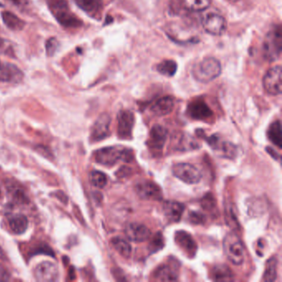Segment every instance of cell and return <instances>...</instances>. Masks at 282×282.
Instances as JSON below:
<instances>
[{
	"label": "cell",
	"mask_w": 282,
	"mask_h": 282,
	"mask_svg": "<svg viewBox=\"0 0 282 282\" xmlns=\"http://www.w3.org/2000/svg\"><path fill=\"white\" fill-rule=\"evenodd\" d=\"M154 277L160 281H175L178 279V271L173 265H162L155 271Z\"/></svg>",
	"instance_id": "obj_22"
},
{
	"label": "cell",
	"mask_w": 282,
	"mask_h": 282,
	"mask_svg": "<svg viewBox=\"0 0 282 282\" xmlns=\"http://www.w3.org/2000/svg\"><path fill=\"white\" fill-rule=\"evenodd\" d=\"M97 163L105 166H113L119 161L130 162L133 161V152L128 147L121 146L107 147L99 149L94 154Z\"/></svg>",
	"instance_id": "obj_1"
},
{
	"label": "cell",
	"mask_w": 282,
	"mask_h": 282,
	"mask_svg": "<svg viewBox=\"0 0 282 282\" xmlns=\"http://www.w3.org/2000/svg\"><path fill=\"white\" fill-rule=\"evenodd\" d=\"M167 130L161 125H155L150 132L149 139L147 141V146L150 149L154 152H159L163 148L166 138Z\"/></svg>",
	"instance_id": "obj_17"
},
{
	"label": "cell",
	"mask_w": 282,
	"mask_h": 282,
	"mask_svg": "<svg viewBox=\"0 0 282 282\" xmlns=\"http://www.w3.org/2000/svg\"><path fill=\"white\" fill-rule=\"evenodd\" d=\"M0 194H1V191H0Z\"/></svg>",
	"instance_id": "obj_41"
},
{
	"label": "cell",
	"mask_w": 282,
	"mask_h": 282,
	"mask_svg": "<svg viewBox=\"0 0 282 282\" xmlns=\"http://www.w3.org/2000/svg\"><path fill=\"white\" fill-rule=\"evenodd\" d=\"M90 180L91 184L97 188L105 187L108 182L106 175L99 171H94L90 173Z\"/></svg>",
	"instance_id": "obj_31"
},
{
	"label": "cell",
	"mask_w": 282,
	"mask_h": 282,
	"mask_svg": "<svg viewBox=\"0 0 282 282\" xmlns=\"http://www.w3.org/2000/svg\"><path fill=\"white\" fill-rule=\"evenodd\" d=\"M126 237L136 242H144L151 237V231L147 226L139 223H128L125 228Z\"/></svg>",
	"instance_id": "obj_16"
},
{
	"label": "cell",
	"mask_w": 282,
	"mask_h": 282,
	"mask_svg": "<svg viewBox=\"0 0 282 282\" xmlns=\"http://www.w3.org/2000/svg\"><path fill=\"white\" fill-rule=\"evenodd\" d=\"M81 10L92 17L100 15L103 9V0H74Z\"/></svg>",
	"instance_id": "obj_21"
},
{
	"label": "cell",
	"mask_w": 282,
	"mask_h": 282,
	"mask_svg": "<svg viewBox=\"0 0 282 282\" xmlns=\"http://www.w3.org/2000/svg\"><path fill=\"white\" fill-rule=\"evenodd\" d=\"M172 172L179 180L190 185L197 184L202 178L200 171L189 163L176 164L172 168Z\"/></svg>",
	"instance_id": "obj_7"
},
{
	"label": "cell",
	"mask_w": 282,
	"mask_h": 282,
	"mask_svg": "<svg viewBox=\"0 0 282 282\" xmlns=\"http://www.w3.org/2000/svg\"><path fill=\"white\" fill-rule=\"evenodd\" d=\"M164 214L170 222H178L180 220L184 213L185 207L181 203L176 201H166L163 204Z\"/></svg>",
	"instance_id": "obj_19"
},
{
	"label": "cell",
	"mask_w": 282,
	"mask_h": 282,
	"mask_svg": "<svg viewBox=\"0 0 282 282\" xmlns=\"http://www.w3.org/2000/svg\"><path fill=\"white\" fill-rule=\"evenodd\" d=\"M10 193L13 199L17 202L18 204H28L29 198L27 196L24 190L20 188L15 187V185L10 188Z\"/></svg>",
	"instance_id": "obj_33"
},
{
	"label": "cell",
	"mask_w": 282,
	"mask_h": 282,
	"mask_svg": "<svg viewBox=\"0 0 282 282\" xmlns=\"http://www.w3.org/2000/svg\"><path fill=\"white\" fill-rule=\"evenodd\" d=\"M189 218L190 221L194 224H200V223H204L205 221V217L204 214L199 213V212H190L189 213Z\"/></svg>",
	"instance_id": "obj_36"
},
{
	"label": "cell",
	"mask_w": 282,
	"mask_h": 282,
	"mask_svg": "<svg viewBox=\"0 0 282 282\" xmlns=\"http://www.w3.org/2000/svg\"><path fill=\"white\" fill-rule=\"evenodd\" d=\"M208 144L212 147L213 151H215L219 156L226 158L232 159L236 156V147L231 142L223 140L218 134L208 137L205 138Z\"/></svg>",
	"instance_id": "obj_9"
},
{
	"label": "cell",
	"mask_w": 282,
	"mask_h": 282,
	"mask_svg": "<svg viewBox=\"0 0 282 282\" xmlns=\"http://www.w3.org/2000/svg\"><path fill=\"white\" fill-rule=\"evenodd\" d=\"M198 147L197 142L190 136H182L178 142L176 149L179 151H189Z\"/></svg>",
	"instance_id": "obj_32"
},
{
	"label": "cell",
	"mask_w": 282,
	"mask_h": 282,
	"mask_svg": "<svg viewBox=\"0 0 282 282\" xmlns=\"http://www.w3.org/2000/svg\"><path fill=\"white\" fill-rule=\"evenodd\" d=\"M8 1L16 7L21 8V9L26 7L28 5V0H8Z\"/></svg>",
	"instance_id": "obj_38"
},
{
	"label": "cell",
	"mask_w": 282,
	"mask_h": 282,
	"mask_svg": "<svg viewBox=\"0 0 282 282\" xmlns=\"http://www.w3.org/2000/svg\"><path fill=\"white\" fill-rule=\"evenodd\" d=\"M24 78V73L19 67L9 62L0 61V81L18 83Z\"/></svg>",
	"instance_id": "obj_14"
},
{
	"label": "cell",
	"mask_w": 282,
	"mask_h": 282,
	"mask_svg": "<svg viewBox=\"0 0 282 282\" xmlns=\"http://www.w3.org/2000/svg\"><path fill=\"white\" fill-rule=\"evenodd\" d=\"M175 240L178 246L184 250L188 256L194 257L196 254L197 244L191 235L185 231H178L176 232Z\"/></svg>",
	"instance_id": "obj_18"
},
{
	"label": "cell",
	"mask_w": 282,
	"mask_h": 282,
	"mask_svg": "<svg viewBox=\"0 0 282 282\" xmlns=\"http://www.w3.org/2000/svg\"><path fill=\"white\" fill-rule=\"evenodd\" d=\"M34 275L38 281H57L59 278V270L58 266L53 262L43 261L37 265Z\"/></svg>",
	"instance_id": "obj_12"
},
{
	"label": "cell",
	"mask_w": 282,
	"mask_h": 282,
	"mask_svg": "<svg viewBox=\"0 0 282 282\" xmlns=\"http://www.w3.org/2000/svg\"><path fill=\"white\" fill-rule=\"evenodd\" d=\"M111 244L122 256H124L125 258L130 256L131 251H132L130 244L124 238L114 237L111 240Z\"/></svg>",
	"instance_id": "obj_28"
},
{
	"label": "cell",
	"mask_w": 282,
	"mask_h": 282,
	"mask_svg": "<svg viewBox=\"0 0 282 282\" xmlns=\"http://www.w3.org/2000/svg\"><path fill=\"white\" fill-rule=\"evenodd\" d=\"M135 117L133 112L122 110L118 115V136L120 139L129 140L133 136Z\"/></svg>",
	"instance_id": "obj_8"
},
{
	"label": "cell",
	"mask_w": 282,
	"mask_h": 282,
	"mask_svg": "<svg viewBox=\"0 0 282 282\" xmlns=\"http://www.w3.org/2000/svg\"><path fill=\"white\" fill-rule=\"evenodd\" d=\"M110 124L111 118L109 114H101L93 126L90 136L91 140L93 142H100L108 138L110 134Z\"/></svg>",
	"instance_id": "obj_13"
},
{
	"label": "cell",
	"mask_w": 282,
	"mask_h": 282,
	"mask_svg": "<svg viewBox=\"0 0 282 282\" xmlns=\"http://www.w3.org/2000/svg\"><path fill=\"white\" fill-rule=\"evenodd\" d=\"M48 5L55 19L67 29H77L82 25L81 20L70 10L67 0H48Z\"/></svg>",
	"instance_id": "obj_3"
},
{
	"label": "cell",
	"mask_w": 282,
	"mask_h": 282,
	"mask_svg": "<svg viewBox=\"0 0 282 282\" xmlns=\"http://www.w3.org/2000/svg\"><path fill=\"white\" fill-rule=\"evenodd\" d=\"M281 67L275 66L268 70L263 77L264 90L269 95L276 96L281 94Z\"/></svg>",
	"instance_id": "obj_6"
},
{
	"label": "cell",
	"mask_w": 282,
	"mask_h": 282,
	"mask_svg": "<svg viewBox=\"0 0 282 282\" xmlns=\"http://www.w3.org/2000/svg\"><path fill=\"white\" fill-rule=\"evenodd\" d=\"M181 6L190 12H202L211 5L212 0H180Z\"/></svg>",
	"instance_id": "obj_24"
},
{
	"label": "cell",
	"mask_w": 282,
	"mask_h": 282,
	"mask_svg": "<svg viewBox=\"0 0 282 282\" xmlns=\"http://www.w3.org/2000/svg\"><path fill=\"white\" fill-rule=\"evenodd\" d=\"M203 28L206 33L211 35H223L227 29V21L221 15L209 14L203 20Z\"/></svg>",
	"instance_id": "obj_10"
},
{
	"label": "cell",
	"mask_w": 282,
	"mask_h": 282,
	"mask_svg": "<svg viewBox=\"0 0 282 282\" xmlns=\"http://www.w3.org/2000/svg\"><path fill=\"white\" fill-rule=\"evenodd\" d=\"M2 19L6 27L13 31H20L24 29L26 24L25 22L9 11H4L2 13Z\"/></svg>",
	"instance_id": "obj_23"
},
{
	"label": "cell",
	"mask_w": 282,
	"mask_h": 282,
	"mask_svg": "<svg viewBox=\"0 0 282 282\" xmlns=\"http://www.w3.org/2000/svg\"><path fill=\"white\" fill-rule=\"evenodd\" d=\"M277 259L271 257L265 264V272L263 280L266 282H272L275 280L277 276Z\"/></svg>",
	"instance_id": "obj_27"
},
{
	"label": "cell",
	"mask_w": 282,
	"mask_h": 282,
	"mask_svg": "<svg viewBox=\"0 0 282 282\" xmlns=\"http://www.w3.org/2000/svg\"><path fill=\"white\" fill-rule=\"evenodd\" d=\"M58 47H59V43L57 42L56 38H52L48 39L46 43V51H47L48 56L49 57L53 56L58 49Z\"/></svg>",
	"instance_id": "obj_35"
},
{
	"label": "cell",
	"mask_w": 282,
	"mask_h": 282,
	"mask_svg": "<svg viewBox=\"0 0 282 282\" xmlns=\"http://www.w3.org/2000/svg\"><path fill=\"white\" fill-rule=\"evenodd\" d=\"M268 138L273 144L275 145L279 148H281V128H280V121L274 122L268 129Z\"/></svg>",
	"instance_id": "obj_26"
},
{
	"label": "cell",
	"mask_w": 282,
	"mask_h": 282,
	"mask_svg": "<svg viewBox=\"0 0 282 282\" xmlns=\"http://www.w3.org/2000/svg\"><path fill=\"white\" fill-rule=\"evenodd\" d=\"M266 152L269 153V154L271 156V157H274L275 159H280V155L278 154L277 152L274 151V150L271 148V147H266Z\"/></svg>",
	"instance_id": "obj_39"
},
{
	"label": "cell",
	"mask_w": 282,
	"mask_h": 282,
	"mask_svg": "<svg viewBox=\"0 0 282 282\" xmlns=\"http://www.w3.org/2000/svg\"><path fill=\"white\" fill-rule=\"evenodd\" d=\"M135 190L140 198L147 200H160L162 191L156 183L150 180H141L135 185Z\"/></svg>",
	"instance_id": "obj_11"
},
{
	"label": "cell",
	"mask_w": 282,
	"mask_h": 282,
	"mask_svg": "<svg viewBox=\"0 0 282 282\" xmlns=\"http://www.w3.org/2000/svg\"><path fill=\"white\" fill-rule=\"evenodd\" d=\"M152 245L153 246V249H155V250L161 248L163 246V240H162V237H161V235H159V236L156 235V237H154V239L152 241Z\"/></svg>",
	"instance_id": "obj_37"
},
{
	"label": "cell",
	"mask_w": 282,
	"mask_h": 282,
	"mask_svg": "<svg viewBox=\"0 0 282 282\" xmlns=\"http://www.w3.org/2000/svg\"><path fill=\"white\" fill-rule=\"evenodd\" d=\"M228 2H231V3H236V2H238V1H239V0H228Z\"/></svg>",
	"instance_id": "obj_40"
},
{
	"label": "cell",
	"mask_w": 282,
	"mask_h": 282,
	"mask_svg": "<svg viewBox=\"0 0 282 282\" xmlns=\"http://www.w3.org/2000/svg\"><path fill=\"white\" fill-rule=\"evenodd\" d=\"M0 55L15 57V50L12 44L9 41L2 38H0Z\"/></svg>",
	"instance_id": "obj_34"
},
{
	"label": "cell",
	"mask_w": 282,
	"mask_h": 282,
	"mask_svg": "<svg viewBox=\"0 0 282 282\" xmlns=\"http://www.w3.org/2000/svg\"><path fill=\"white\" fill-rule=\"evenodd\" d=\"M222 72V66L214 57H205L196 62L192 67L194 78L201 83H209L218 78Z\"/></svg>",
	"instance_id": "obj_2"
},
{
	"label": "cell",
	"mask_w": 282,
	"mask_h": 282,
	"mask_svg": "<svg viewBox=\"0 0 282 282\" xmlns=\"http://www.w3.org/2000/svg\"><path fill=\"white\" fill-rule=\"evenodd\" d=\"M9 226L15 234H23L24 232H26L29 226V220L25 216L18 214L10 218Z\"/></svg>",
	"instance_id": "obj_25"
},
{
	"label": "cell",
	"mask_w": 282,
	"mask_h": 282,
	"mask_svg": "<svg viewBox=\"0 0 282 282\" xmlns=\"http://www.w3.org/2000/svg\"><path fill=\"white\" fill-rule=\"evenodd\" d=\"M212 276L215 280H231L233 278L230 268L224 265H216L212 271Z\"/></svg>",
	"instance_id": "obj_30"
},
{
	"label": "cell",
	"mask_w": 282,
	"mask_h": 282,
	"mask_svg": "<svg viewBox=\"0 0 282 282\" xmlns=\"http://www.w3.org/2000/svg\"><path fill=\"white\" fill-rule=\"evenodd\" d=\"M226 256L234 265H241L244 260V247L239 237L234 232L226 235L223 242Z\"/></svg>",
	"instance_id": "obj_5"
},
{
	"label": "cell",
	"mask_w": 282,
	"mask_h": 282,
	"mask_svg": "<svg viewBox=\"0 0 282 282\" xmlns=\"http://www.w3.org/2000/svg\"><path fill=\"white\" fill-rule=\"evenodd\" d=\"M157 71L163 76H173L177 71V64L172 60H165L157 66Z\"/></svg>",
	"instance_id": "obj_29"
},
{
	"label": "cell",
	"mask_w": 282,
	"mask_h": 282,
	"mask_svg": "<svg viewBox=\"0 0 282 282\" xmlns=\"http://www.w3.org/2000/svg\"><path fill=\"white\" fill-rule=\"evenodd\" d=\"M175 108V99L171 96H166L157 100L151 107V111L157 116H165L171 114Z\"/></svg>",
	"instance_id": "obj_20"
},
{
	"label": "cell",
	"mask_w": 282,
	"mask_h": 282,
	"mask_svg": "<svg viewBox=\"0 0 282 282\" xmlns=\"http://www.w3.org/2000/svg\"><path fill=\"white\" fill-rule=\"evenodd\" d=\"M282 50V32L280 25L270 30L264 39L262 53L265 60L274 62L280 57Z\"/></svg>",
	"instance_id": "obj_4"
},
{
	"label": "cell",
	"mask_w": 282,
	"mask_h": 282,
	"mask_svg": "<svg viewBox=\"0 0 282 282\" xmlns=\"http://www.w3.org/2000/svg\"><path fill=\"white\" fill-rule=\"evenodd\" d=\"M187 114L195 120H206L213 116L211 109L204 100H194L188 105Z\"/></svg>",
	"instance_id": "obj_15"
}]
</instances>
